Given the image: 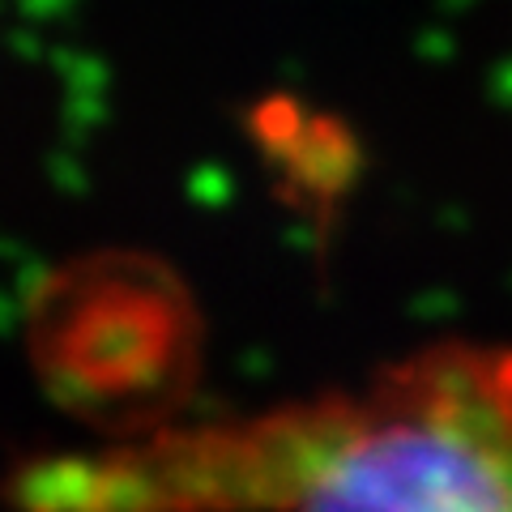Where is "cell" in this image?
Wrapping results in <instances>:
<instances>
[{
    "label": "cell",
    "mask_w": 512,
    "mask_h": 512,
    "mask_svg": "<svg viewBox=\"0 0 512 512\" xmlns=\"http://www.w3.org/2000/svg\"><path fill=\"white\" fill-rule=\"evenodd\" d=\"M286 512H512V350L431 346L325 402Z\"/></svg>",
    "instance_id": "obj_1"
},
{
    "label": "cell",
    "mask_w": 512,
    "mask_h": 512,
    "mask_svg": "<svg viewBox=\"0 0 512 512\" xmlns=\"http://www.w3.org/2000/svg\"><path fill=\"white\" fill-rule=\"evenodd\" d=\"M171 325L175 316L167 291L146 286V278H103L90 291L69 295V389L103 402L171 389Z\"/></svg>",
    "instance_id": "obj_2"
}]
</instances>
